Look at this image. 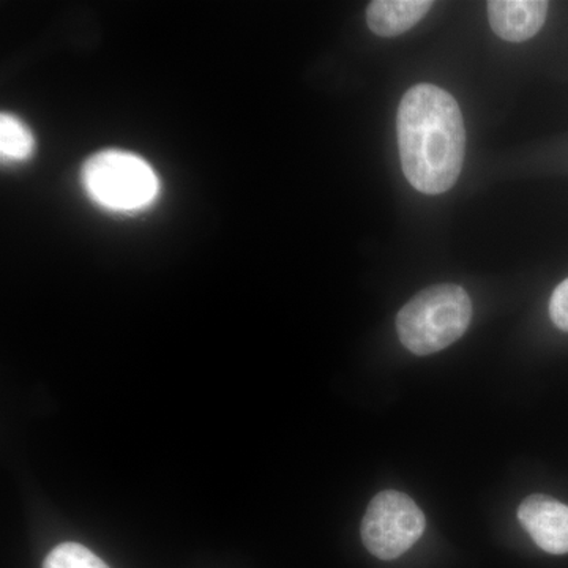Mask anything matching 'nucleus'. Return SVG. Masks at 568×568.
<instances>
[{"mask_svg": "<svg viewBox=\"0 0 568 568\" xmlns=\"http://www.w3.org/2000/svg\"><path fill=\"white\" fill-rule=\"evenodd\" d=\"M37 141L28 123L18 115L0 114V160L6 166L28 163L36 153Z\"/></svg>", "mask_w": 568, "mask_h": 568, "instance_id": "8", "label": "nucleus"}, {"mask_svg": "<svg viewBox=\"0 0 568 568\" xmlns=\"http://www.w3.org/2000/svg\"><path fill=\"white\" fill-rule=\"evenodd\" d=\"M81 186L97 207L129 216L149 211L162 193L152 164L122 149H104L89 156L81 168Z\"/></svg>", "mask_w": 568, "mask_h": 568, "instance_id": "2", "label": "nucleus"}, {"mask_svg": "<svg viewBox=\"0 0 568 568\" xmlns=\"http://www.w3.org/2000/svg\"><path fill=\"white\" fill-rule=\"evenodd\" d=\"M518 519L538 548L549 555L568 552V506L544 495L529 496L518 508Z\"/></svg>", "mask_w": 568, "mask_h": 568, "instance_id": "5", "label": "nucleus"}, {"mask_svg": "<svg viewBox=\"0 0 568 568\" xmlns=\"http://www.w3.org/2000/svg\"><path fill=\"white\" fill-rule=\"evenodd\" d=\"M403 173L425 194L448 192L462 174L466 132L457 100L433 84H417L398 108Z\"/></svg>", "mask_w": 568, "mask_h": 568, "instance_id": "1", "label": "nucleus"}, {"mask_svg": "<svg viewBox=\"0 0 568 568\" xmlns=\"http://www.w3.org/2000/svg\"><path fill=\"white\" fill-rule=\"evenodd\" d=\"M43 568H110L91 549L67 541L52 549L44 559Z\"/></svg>", "mask_w": 568, "mask_h": 568, "instance_id": "9", "label": "nucleus"}, {"mask_svg": "<svg viewBox=\"0 0 568 568\" xmlns=\"http://www.w3.org/2000/svg\"><path fill=\"white\" fill-rule=\"evenodd\" d=\"M429 0H375L366 9V22L376 36H402L432 10Z\"/></svg>", "mask_w": 568, "mask_h": 568, "instance_id": "7", "label": "nucleus"}, {"mask_svg": "<svg viewBox=\"0 0 568 568\" xmlns=\"http://www.w3.org/2000/svg\"><path fill=\"white\" fill-rule=\"evenodd\" d=\"M425 528V515L417 504L403 493L387 489L366 508L362 541L375 558L394 560L417 544Z\"/></svg>", "mask_w": 568, "mask_h": 568, "instance_id": "4", "label": "nucleus"}, {"mask_svg": "<svg viewBox=\"0 0 568 568\" xmlns=\"http://www.w3.org/2000/svg\"><path fill=\"white\" fill-rule=\"evenodd\" d=\"M489 26L500 39L521 43L532 39L547 21L549 3L545 0H491Z\"/></svg>", "mask_w": 568, "mask_h": 568, "instance_id": "6", "label": "nucleus"}, {"mask_svg": "<svg viewBox=\"0 0 568 568\" xmlns=\"http://www.w3.org/2000/svg\"><path fill=\"white\" fill-rule=\"evenodd\" d=\"M473 302L458 284H436L418 293L396 316V332L416 355L439 353L466 334Z\"/></svg>", "mask_w": 568, "mask_h": 568, "instance_id": "3", "label": "nucleus"}, {"mask_svg": "<svg viewBox=\"0 0 568 568\" xmlns=\"http://www.w3.org/2000/svg\"><path fill=\"white\" fill-rule=\"evenodd\" d=\"M549 316L560 331L568 332V278L556 287L549 301Z\"/></svg>", "mask_w": 568, "mask_h": 568, "instance_id": "10", "label": "nucleus"}]
</instances>
